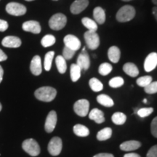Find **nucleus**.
Instances as JSON below:
<instances>
[{
  "label": "nucleus",
  "mask_w": 157,
  "mask_h": 157,
  "mask_svg": "<svg viewBox=\"0 0 157 157\" xmlns=\"http://www.w3.org/2000/svg\"><path fill=\"white\" fill-rule=\"evenodd\" d=\"M35 97L39 101L43 102H50L56 97L57 91L53 87H42L37 89L34 93Z\"/></svg>",
  "instance_id": "obj_1"
},
{
  "label": "nucleus",
  "mask_w": 157,
  "mask_h": 157,
  "mask_svg": "<svg viewBox=\"0 0 157 157\" xmlns=\"http://www.w3.org/2000/svg\"><path fill=\"white\" fill-rule=\"evenodd\" d=\"M153 111H154V109H153V108H143V109H139L138 111H137V113L139 117L144 118L148 117V116L150 114H151Z\"/></svg>",
  "instance_id": "obj_35"
},
{
  "label": "nucleus",
  "mask_w": 157,
  "mask_h": 157,
  "mask_svg": "<svg viewBox=\"0 0 157 157\" xmlns=\"http://www.w3.org/2000/svg\"><path fill=\"white\" fill-rule=\"evenodd\" d=\"M73 130L74 134L79 137H87L90 134L89 129L82 124H76Z\"/></svg>",
  "instance_id": "obj_24"
},
{
  "label": "nucleus",
  "mask_w": 157,
  "mask_h": 157,
  "mask_svg": "<svg viewBox=\"0 0 157 157\" xmlns=\"http://www.w3.org/2000/svg\"><path fill=\"white\" fill-rule=\"evenodd\" d=\"M62 140L58 137H54L51 139L48 144V151L52 156H58L62 151Z\"/></svg>",
  "instance_id": "obj_8"
},
{
  "label": "nucleus",
  "mask_w": 157,
  "mask_h": 157,
  "mask_svg": "<svg viewBox=\"0 0 157 157\" xmlns=\"http://www.w3.org/2000/svg\"><path fill=\"white\" fill-rule=\"evenodd\" d=\"M89 109L90 103L86 99L78 100L74 105V112L79 117H86L89 113Z\"/></svg>",
  "instance_id": "obj_6"
},
{
  "label": "nucleus",
  "mask_w": 157,
  "mask_h": 157,
  "mask_svg": "<svg viewBox=\"0 0 157 157\" xmlns=\"http://www.w3.org/2000/svg\"><path fill=\"white\" fill-rule=\"evenodd\" d=\"M88 5H89L88 0H76L71 5V12L74 15L79 14L87 8Z\"/></svg>",
  "instance_id": "obj_11"
},
{
  "label": "nucleus",
  "mask_w": 157,
  "mask_h": 157,
  "mask_svg": "<svg viewBox=\"0 0 157 157\" xmlns=\"http://www.w3.org/2000/svg\"><path fill=\"white\" fill-rule=\"evenodd\" d=\"M6 11L11 15L21 16L26 13V7L20 3L10 2L6 6Z\"/></svg>",
  "instance_id": "obj_7"
},
{
  "label": "nucleus",
  "mask_w": 157,
  "mask_h": 157,
  "mask_svg": "<svg viewBox=\"0 0 157 157\" xmlns=\"http://www.w3.org/2000/svg\"><path fill=\"white\" fill-rule=\"evenodd\" d=\"M123 71L131 77H135L139 74L138 68L132 63H127L124 65Z\"/></svg>",
  "instance_id": "obj_21"
},
{
  "label": "nucleus",
  "mask_w": 157,
  "mask_h": 157,
  "mask_svg": "<svg viewBox=\"0 0 157 157\" xmlns=\"http://www.w3.org/2000/svg\"><path fill=\"white\" fill-rule=\"evenodd\" d=\"M111 120L115 124L121 125L125 123L127 120V117L124 113L121 112H116L111 117Z\"/></svg>",
  "instance_id": "obj_27"
},
{
  "label": "nucleus",
  "mask_w": 157,
  "mask_h": 157,
  "mask_svg": "<svg viewBox=\"0 0 157 157\" xmlns=\"http://www.w3.org/2000/svg\"><path fill=\"white\" fill-rule=\"evenodd\" d=\"M112 69L113 67L111 64L109 63H103L99 66L98 72L102 76H106L111 73Z\"/></svg>",
  "instance_id": "obj_32"
},
{
  "label": "nucleus",
  "mask_w": 157,
  "mask_h": 157,
  "mask_svg": "<svg viewBox=\"0 0 157 157\" xmlns=\"http://www.w3.org/2000/svg\"><path fill=\"white\" fill-rule=\"evenodd\" d=\"M93 17L96 23L102 25L105 23V13L104 10L101 7H97L93 10Z\"/></svg>",
  "instance_id": "obj_20"
},
{
  "label": "nucleus",
  "mask_w": 157,
  "mask_h": 157,
  "mask_svg": "<svg viewBox=\"0 0 157 157\" xmlns=\"http://www.w3.org/2000/svg\"><path fill=\"white\" fill-rule=\"evenodd\" d=\"M57 124V113L55 111H51L47 117L44 129L47 132L50 133L56 128Z\"/></svg>",
  "instance_id": "obj_10"
},
{
  "label": "nucleus",
  "mask_w": 157,
  "mask_h": 157,
  "mask_svg": "<svg viewBox=\"0 0 157 157\" xmlns=\"http://www.w3.org/2000/svg\"><path fill=\"white\" fill-rule=\"evenodd\" d=\"M145 92L148 94H155L157 93V82H151L148 86L144 87Z\"/></svg>",
  "instance_id": "obj_36"
},
{
  "label": "nucleus",
  "mask_w": 157,
  "mask_h": 157,
  "mask_svg": "<svg viewBox=\"0 0 157 157\" xmlns=\"http://www.w3.org/2000/svg\"><path fill=\"white\" fill-rule=\"evenodd\" d=\"M3 75H4L3 68L1 66H0V83H1L2 81V79H3Z\"/></svg>",
  "instance_id": "obj_44"
},
{
  "label": "nucleus",
  "mask_w": 157,
  "mask_h": 157,
  "mask_svg": "<svg viewBox=\"0 0 157 157\" xmlns=\"http://www.w3.org/2000/svg\"><path fill=\"white\" fill-rule=\"evenodd\" d=\"M56 66L58 68L59 73L64 74L67 69V65H66V59L61 56H58L56 59Z\"/></svg>",
  "instance_id": "obj_26"
},
{
  "label": "nucleus",
  "mask_w": 157,
  "mask_h": 157,
  "mask_svg": "<svg viewBox=\"0 0 157 157\" xmlns=\"http://www.w3.org/2000/svg\"><path fill=\"white\" fill-rule=\"evenodd\" d=\"M63 42L66 47L74 51H77L81 48V42L79 39L72 34H68L65 36Z\"/></svg>",
  "instance_id": "obj_9"
},
{
  "label": "nucleus",
  "mask_w": 157,
  "mask_h": 157,
  "mask_svg": "<svg viewBox=\"0 0 157 157\" xmlns=\"http://www.w3.org/2000/svg\"><path fill=\"white\" fill-rule=\"evenodd\" d=\"M2 44L5 48H17L21 45V40L17 36H8L3 39L2 41Z\"/></svg>",
  "instance_id": "obj_13"
},
{
  "label": "nucleus",
  "mask_w": 157,
  "mask_h": 157,
  "mask_svg": "<svg viewBox=\"0 0 157 157\" xmlns=\"http://www.w3.org/2000/svg\"><path fill=\"white\" fill-rule=\"evenodd\" d=\"M22 147L23 150L31 156H36L40 154V147L38 143L32 138L23 141Z\"/></svg>",
  "instance_id": "obj_4"
},
{
  "label": "nucleus",
  "mask_w": 157,
  "mask_h": 157,
  "mask_svg": "<svg viewBox=\"0 0 157 157\" xmlns=\"http://www.w3.org/2000/svg\"><path fill=\"white\" fill-rule=\"evenodd\" d=\"M141 146L140 142L137 140H129L124 142L120 145V149L124 151H130L137 150Z\"/></svg>",
  "instance_id": "obj_17"
},
{
  "label": "nucleus",
  "mask_w": 157,
  "mask_h": 157,
  "mask_svg": "<svg viewBox=\"0 0 157 157\" xmlns=\"http://www.w3.org/2000/svg\"><path fill=\"white\" fill-rule=\"evenodd\" d=\"M152 82V77L151 76H141L137 79V84L141 87H146Z\"/></svg>",
  "instance_id": "obj_33"
},
{
  "label": "nucleus",
  "mask_w": 157,
  "mask_h": 157,
  "mask_svg": "<svg viewBox=\"0 0 157 157\" xmlns=\"http://www.w3.org/2000/svg\"><path fill=\"white\" fill-rule=\"evenodd\" d=\"M8 29V23L7 21L0 19V31L3 32Z\"/></svg>",
  "instance_id": "obj_40"
},
{
  "label": "nucleus",
  "mask_w": 157,
  "mask_h": 157,
  "mask_svg": "<svg viewBox=\"0 0 157 157\" xmlns=\"http://www.w3.org/2000/svg\"><path fill=\"white\" fill-rule=\"evenodd\" d=\"M157 66V53L151 52L146 57L144 62V68L146 72H151Z\"/></svg>",
  "instance_id": "obj_12"
},
{
  "label": "nucleus",
  "mask_w": 157,
  "mask_h": 157,
  "mask_svg": "<svg viewBox=\"0 0 157 157\" xmlns=\"http://www.w3.org/2000/svg\"><path fill=\"white\" fill-rule=\"evenodd\" d=\"M7 59V56H6V54L3 52L2 50L0 49V62L5 61Z\"/></svg>",
  "instance_id": "obj_41"
},
{
  "label": "nucleus",
  "mask_w": 157,
  "mask_h": 157,
  "mask_svg": "<svg viewBox=\"0 0 157 157\" xmlns=\"http://www.w3.org/2000/svg\"><path fill=\"white\" fill-rule=\"evenodd\" d=\"M30 69L31 73L35 76L40 75L42 73V60L39 56H35L32 58L30 65Z\"/></svg>",
  "instance_id": "obj_16"
},
{
  "label": "nucleus",
  "mask_w": 157,
  "mask_h": 157,
  "mask_svg": "<svg viewBox=\"0 0 157 157\" xmlns=\"http://www.w3.org/2000/svg\"><path fill=\"white\" fill-rule=\"evenodd\" d=\"M152 2L154 4V5H157V0H152Z\"/></svg>",
  "instance_id": "obj_46"
},
{
  "label": "nucleus",
  "mask_w": 157,
  "mask_h": 157,
  "mask_svg": "<svg viewBox=\"0 0 157 157\" xmlns=\"http://www.w3.org/2000/svg\"><path fill=\"white\" fill-rule=\"evenodd\" d=\"M90 87L94 92H100L103 89L102 82L96 78H92L89 82Z\"/></svg>",
  "instance_id": "obj_29"
},
{
  "label": "nucleus",
  "mask_w": 157,
  "mask_h": 157,
  "mask_svg": "<svg viewBox=\"0 0 157 157\" xmlns=\"http://www.w3.org/2000/svg\"><path fill=\"white\" fill-rule=\"evenodd\" d=\"M76 64L79 66L82 70H87L90 68V60L89 55L86 52V50L82 51L81 53L79 54L77 61H76Z\"/></svg>",
  "instance_id": "obj_14"
},
{
  "label": "nucleus",
  "mask_w": 157,
  "mask_h": 157,
  "mask_svg": "<svg viewBox=\"0 0 157 157\" xmlns=\"http://www.w3.org/2000/svg\"><path fill=\"white\" fill-rule=\"evenodd\" d=\"M22 28L25 31L33 33V34H39L41 32V25L39 22L35 21H29L23 23Z\"/></svg>",
  "instance_id": "obj_15"
},
{
  "label": "nucleus",
  "mask_w": 157,
  "mask_h": 157,
  "mask_svg": "<svg viewBox=\"0 0 157 157\" xmlns=\"http://www.w3.org/2000/svg\"><path fill=\"white\" fill-rule=\"evenodd\" d=\"M135 16V10L131 5H124L117 12L116 18L119 22L124 23L131 21Z\"/></svg>",
  "instance_id": "obj_2"
},
{
  "label": "nucleus",
  "mask_w": 157,
  "mask_h": 157,
  "mask_svg": "<svg viewBox=\"0 0 157 157\" xmlns=\"http://www.w3.org/2000/svg\"><path fill=\"white\" fill-rule=\"evenodd\" d=\"M124 83V81L123 78L120 77V76H117V77L111 78L110 80L109 86L113 88H118L121 87Z\"/></svg>",
  "instance_id": "obj_34"
},
{
  "label": "nucleus",
  "mask_w": 157,
  "mask_h": 157,
  "mask_svg": "<svg viewBox=\"0 0 157 157\" xmlns=\"http://www.w3.org/2000/svg\"><path fill=\"white\" fill-rule=\"evenodd\" d=\"M111 135H112V129L110 127H105L98 132L97 139L100 141L106 140L111 138Z\"/></svg>",
  "instance_id": "obj_25"
},
{
  "label": "nucleus",
  "mask_w": 157,
  "mask_h": 157,
  "mask_svg": "<svg viewBox=\"0 0 157 157\" xmlns=\"http://www.w3.org/2000/svg\"><path fill=\"white\" fill-rule=\"evenodd\" d=\"M67 23V17L62 13H57L52 15L49 21V25L50 29L55 31L61 30L66 26Z\"/></svg>",
  "instance_id": "obj_3"
},
{
  "label": "nucleus",
  "mask_w": 157,
  "mask_h": 157,
  "mask_svg": "<svg viewBox=\"0 0 157 157\" xmlns=\"http://www.w3.org/2000/svg\"><path fill=\"white\" fill-rule=\"evenodd\" d=\"M25 1H28V2H31V1H34V0H25Z\"/></svg>",
  "instance_id": "obj_50"
},
{
  "label": "nucleus",
  "mask_w": 157,
  "mask_h": 157,
  "mask_svg": "<svg viewBox=\"0 0 157 157\" xmlns=\"http://www.w3.org/2000/svg\"><path fill=\"white\" fill-rule=\"evenodd\" d=\"M124 2H129V1H132V0H122Z\"/></svg>",
  "instance_id": "obj_48"
},
{
  "label": "nucleus",
  "mask_w": 157,
  "mask_h": 157,
  "mask_svg": "<svg viewBox=\"0 0 157 157\" xmlns=\"http://www.w3.org/2000/svg\"><path fill=\"white\" fill-rule=\"evenodd\" d=\"M76 51H74L71 49L67 48V47L65 46L63 48V57L66 59V60H70L73 58L74 55H75Z\"/></svg>",
  "instance_id": "obj_37"
},
{
  "label": "nucleus",
  "mask_w": 157,
  "mask_h": 157,
  "mask_svg": "<svg viewBox=\"0 0 157 157\" xmlns=\"http://www.w3.org/2000/svg\"><path fill=\"white\" fill-rule=\"evenodd\" d=\"M146 157H157V145H155L149 149Z\"/></svg>",
  "instance_id": "obj_39"
},
{
  "label": "nucleus",
  "mask_w": 157,
  "mask_h": 157,
  "mask_svg": "<svg viewBox=\"0 0 157 157\" xmlns=\"http://www.w3.org/2000/svg\"><path fill=\"white\" fill-rule=\"evenodd\" d=\"M89 118L98 124H101L105 121L103 112L98 109H93L89 113Z\"/></svg>",
  "instance_id": "obj_18"
},
{
  "label": "nucleus",
  "mask_w": 157,
  "mask_h": 157,
  "mask_svg": "<svg viewBox=\"0 0 157 157\" xmlns=\"http://www.w3.org/2000/svg\"><path fill=\"white\" fill-rule=\"evenodd\" d=\"M2 111V104L0 103V111Z\"/></svg>",
  "instance_id": "obj_49"
},
{
  "label": "nucleus",
  "mask_w": 157,
  "mask_h": 157,
  "mask_svg": "<svg viewBox=\"0 0 157 157\" xmlns=\"http://www.w3.org/2000/svg\"><path fill=\"white\" fill-rule=\"evenodd\" d=\"M56 43V37L51 34H48L42 39L41 44L44 48H49Z\"/></svg>",
  "instance_id": "obj_31"
},
{
  "label": "nucleus",
  "mask_w": 157,
  "mask_h": 157,
  "mask_svg": "<svg viewBox=\"0 0 157 157\" xmlns=\"http://www.w3.org/2000/svg\"><path fill=\"white\" fill-rule=\"evenodd\" d=\"M124 157H140V156L139 154H135V153H129V154H125Z\"/></svg>",
  "instance_id": "obj_43"
},
{
  "label": "nucleus",
  "mask_w": 157,
  "mask_h": 157,
  "mask_svg": "<svg viewBox=\"0 0 157 157\" xmlns=\"http://www.w3.org/2000/svg\"><path fill=\"white\" fill-rule=\"evenodd\" d=\"M93 157H114L113 154H106V153H103V154H98Z\"/></svg>",
  "instance_id": "obj_42"
},
{
  "label": "nucleus",
  "mask_w": 157,
  "mask_h": 157,
  "mask_svg": "<svg viewBox=\"0 0 157 157\" xmlns=\"http://www.w3.org/2000/svg\"><path fill=\"white\" fill-rule=\"evenodd\" d=\"M84 40L87 46L92 50H96L100 45V38L96 31H87L84 33Z\"/></svg>",
  "instance_id": "obj_5"
},
{
  "label": "nucleus",
  "mask_w": 157,
  "mask_h": 157,
  "mask_svg": "<svg viewBox=\"0 0 157 157\" xmlns=\"http://www.w3.org/2000/svg\"><path fill=\"white\" fill-rule=\"evenodd\" d=\"M81 71L82 69L77 64L74 63L71 66L70 74L72 82H77L79 79V78L81 77Z\"/></svg>",
  "instance_id": "obj_22"
},
{
  "label": "nucleus",
  "mask_w": 157,
  "mask_h": 157,
  "mask_svg": "<svg viewBox=\"0 0 157 157\" xmlns=\"http://www.w3.org/2000/svg\"><path fill=\"white\" fill-rule=\"evenodd\" d=\"M55 56V52L53 51H50L48 53L45 55L44 57V69L47 71H49L51 69V66H52V62Z\"/></svg>",
  "instance_id": "obj_30"
},
{
  "label": "nucleus",
  "mask_w": 157,
  "mask_h": 157,
  "mask_svg": "<svg viewBox=\"0 0 157 157\" xmlns=\"http://www.w3.org/2000/svg\"><path fill=\"white\" fill-rule=\"evenodd\" d=\"M97 101L101 105L105 107H112L114 104L112 98L105 94H101V95H98L97 97Z\"/></svg>",
  "instance_id": "obj_23"
},
{
  "label": "nucleus",
  "mask_w": 157,
  "mask_h": 157,
  "mask_svg": "<svg viewBox=\"0 0 157 157\" xmlns=\"http://www.w3.org/2000/svg\"><path fill=\"white\" fill-rule=\"evenodd\" d=\"M152 13H153V15H154L155 18L157 21V7H153L152 9Z\"/></svg>",
  "instance_id": "obj_45"
},
{
  "label": "nucleus",
  "mask_w": 157,
  "mask_h": 157,
  "mask_svg": "<svg viewBox=\"0 0 157 157\" xmlns=\"http://www.w3.org/2000/svg\"><path fill=\"white\" fill-rule=\"evenodd\" d=\"M82 23L84 26L88 29V31H96L98 29V25L95 21L89 17H83L82 19Z\"/></svg>",
  "instance_id": "obj_28"
},
{
  "label": "nucleus",
  "mask_w": 157,
  "mask_h": 157,
  "mask_svg": "<svg viewBox=\"0 0 157 157\" xmlns=\"http://www.w3.org/2000/svg\"><path fill=\"white\" fill-rule=\"evenodd\" d=\"M151 131L153 136L157 138V117L153 119L151 124Z\"/></svg>",
  "instance_id": "obj_38"
},
{
  "label": "nucleus",
  "mask_w": 157,
  "mask_h": 157,
  "mask_svg": "<svg viewBox=\"0 0 157 157\" xmlns=\"http://www.w3.org/2000/svg\"><path fill=\"white\" fill-rule=\"evenodd\" d=\"M56 1H57V0H56Z\"/></svg>",
  "instance_id": "obj_51"
},
{
  "label": "nucleus",
  "mask_w": 157,
  "mask_h": 157,
  "mask_svg": "<svg viewBox=\"0 0 157 157\" xmlns=\"http://www.w3.org/2000/svg\"><path fill=\"white\" fill-rule=\"evenodd\" d=\"M121 56V52L119 48L116 46H112L109 49L108 51V57L109 59L113 63H117L119 61Z\"/></svg>",
  "instance_id": "obj_19"
},
{
  "label": "nucleus",
  "mask_w": 157,
  "mask_h": 157,
  "mask_svg": "<svg viewBox=\"0 0 157 157\" xmlns=\"http://www.w3.org/2000/svg\"><path fill=\"white\" fill-rule=\"evenodd\" d=\"M143 103H147V100H146V99H144V100H143Z\"/></svg>",
  "instance_id": "obj_47"
}]
</instances>
